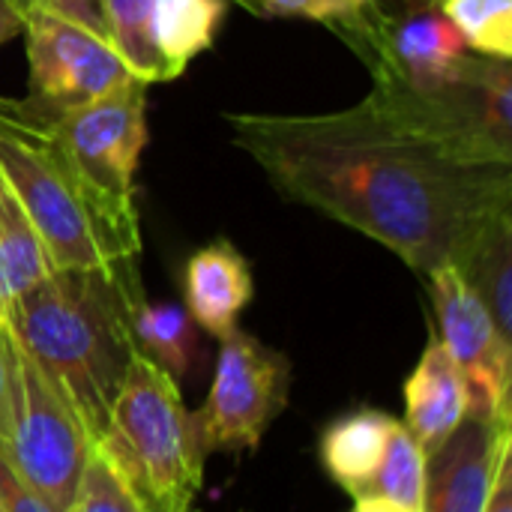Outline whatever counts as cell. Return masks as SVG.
Masks as SVG:
<instances>
[{"mask_svg": "<svg viewBox=\"0 0 512 512\" xmlns=\"http://www.w3.org/2000/svg\"><path fill=\"white\" fill-rule=\"evenodd\" d=\"M231 144L273 189L396 252L414 273L450 264L512 210V165H465L366 99L327 114H225Z\"/></svg>", "mask_w": 512, "mask_h": 512, "instance_id": "1", "label": "cell"}, {"mask_svg": "<svg viewBox=\"0 0 512 512\" xmlns=\"http://www.w3.org/2000/svg\"><path fill=\"white\" fill-rule=\"evenodd\" d=\"M144 300L138 261L90 270H51L15 297L3 327L63 396L90 444L135 357L132 309Z\"/></svg>", "mask_w": 512, "mask_h": 512, "instance_id": "2", "label": "cell"}, {"mask_svg": "<svg viewBox=\"0 0 512 512\" xmlns=\"http://www.w3.org/2000/svg\"><path fill=\"white\" fill-rule=\"evenodd\" d=\"M0 174L33 222L51 270L141 258L138 207L105 195L78 171L33 99L0 96Z\"/></svg>", "mask_w": 512, "mask_h": 512, "instance_id": "3", "label": "cell"}, {"mask_svg": "<svg viewBox=\"0 0 512 512\" xmlns=\"http://www.w3.org/2000/svg\"><path fill=\"white\" fill-rule=\"evenodd\" d=\"M144 512H195L207 447L177 381L135 351L93 444Z\"/></svg>", "mask_w": 512, "mask_h": 512, "instance_id": "4", "label": "cell"}, {"mask_svg": "<svg viewBox=\"0 0 512 512\" xmlns=\"http://www.w3.org/2000/svg\"><path fill=\"white\" fill-rule=\"evenodd\" d=\"M363 99L456 162L512 165L510 60L471 51L459 75L438 87L414 90L393 78H372Z\"/></svg>", "mask_w": 512, "mask_h": 512, "instance_id": "5", "label": "cell"}, {"mask_svg": "<svg viewBox=\"0 0 512 512\" xmlns=\"http://www.w3.org/2000/svg\"><path fill=\"white\" fill-rule=\"evenodd\" d=\"M18 477L57 512H69L93 444L63 396L6 330V435Z\"/></svg>", "mask_w": 512, "mask_h": 512, "instance_id": "6", "label": "cell"}, {"mask_svg": "<svg viewBox=\"0 0 512 512\" xmlns=\"http://www.w3.org/2000/svg\"><path fill=\"white\" fill-rule=\"evenodd\" d=\"M291 363L240 327L219 339L216 372L195 414L207 453H252L288 405Z\"/></svg>", "mask_w": 512, "mask_h": 512, "instance_id": "7", "label": "cell"}, {"mask_svg": "<svg viewBox=\"0 0 512 512\" xmlns=\"http://www.w3.org/2000/svg\"><path fill=\"white\" fill-rule=\"evenodd\" d=\"M147 81L129 78L111 93L66 111H45L48 129L78 171L105 195L135 204V174L147 144Z\"/></svg>", "mask_w": 512, "mask_h": 512, "instance_id": "8", "label": "cell"}, {"mask_svg": "<svg viewBox=\"0 0 512 512\" xmlns=\"http://www.w3.org/2000/svg\"><path fill=\"white\" fill-rule=\"evenodd\" d=\"M426 279L441 327L438 339L459 366L471 393L468 417L512 420V342L498 330L489 309L453 264L435 267Z\"/></svg>", "mask_w": 512, "mask_h": 512, "instance_id": "9", "label": "cell"}, {"mask_svg": "<svg viewBox=\"0 0 512 512\" xmlns=\"http://www.w3.org/2000/svg\"><path fill=\"white\" fill-rule=\"evenodd\" d=\"M30 99L48 111L78 108L135 78L108 36L51 12L21 15Z\"/></svg>", "mask_w": 512, "mask_h": 512, "instance_id": "10", "label": "cell"}, {"mask_svg": "<svg viewBox=\"0 0 512 512\" xmlns=\"http://www.w3.org/2000/svg\"><path fill=\"white\" fill-rule=\"evenodd\" d=\"M512 420L465 417L462 426L426 456V489L420 512H486Z\"/></svg>", "mask_w": 512, "mask_h": 512, "instance_id": "11", "label": "cell"}, {"mask_svg": "<svg viewBox=\"0 0 512 512\" xmlns=\"http://www.w3.org/2000/svg\"><path fill=\"white\" fill-rule=\"evenodd\" d=\"M252 297V267L231 240L219 237L189 255L183 267V300L198 330L225 339L237 330Z\"/></svg>", "mask_w": 512, "mask_h": 512, "instance_id": "12", "label": "cell"}, {"mask_svg": "<svg viewBox=\"0 0 512 512\" xmlns=\"http://www.w3.org/2000/svg\"><path fill=\"white\" fill-rule=\"evenodd\" d=\"M471 393L468 384L441 345L438 333L429 336L420 363L405 381V420L402 426L423 447V453H435L468 417Z\"/></svg>", "mask_w": 512, "mask_h": 512, "instance_id": "13", "label": "cell"}, {"mask_svg": "<svg viewBox=\"0 0 512 512\" xmlns=\"http://www.w3.org/2000/svg\"><path fill=\"white\" fill-rule=\"evenodd\" d=\"M399 420L378 408H357L336 417L321 435V465L336 486H342L351 498L363 492V486L378 471L387 444Z\"/></svg>", "mask_w": 512, "mask_h": 512, "instance_id": "14", "label": "cell"}, {"mask_svg": "<svg viewBox=\"0 0 512 512\" xmlns=\"http://www.w3.org/2000/svg\"><path fill=\"white\" fill-rule=\"evenodd\" d=\"M450 264L512 342V210L486 219Z\"/></svg>", "mask_w": 512, "mask_h": 512, "instance_id": "15", "label": "cell"}, {"mask_svg": "<svg viewBox=\"0 0 512 512\" xmlns=\"http://www.w3.org/2000/svg\"><path fill=\"white\" fill-rule=\"evenodd\" d=\"M225 12L228 0H153L150 39L165 81L180 78L201 51L213 48Z\"/></svg>", "mask_w": 512, "mask_h": 512, "instance_id": "16", "label": "cell"}, {"mask_svg": "<svg viewBox=\"0 0 512 512\" xmlns=\"http://www.w3.org/2000/svg\"><path fill=\"white\" fill-rule=\"evenodd\" d=\"M51 273L42 240L0 174V321L15 297Z\"/></svg>", "mask_w": 512, "mask_h": 512, "instance_id": "17", "label": "cell"}, {"mask_svg": "<svg viewBox=\"0 0 512 512\" xmlns=\"http://www.w3.org/2000/svg\"><path fill=\"white\" fill-rule=\"evenodd\" d=\"M132 339L138 354L165 369L174 381L186 378L201 354L198 327L189 318L186 306L177 303H147L141 300L132 309Z\"/></svg>", "mask_w": 512, "mask_h": 512, "instance_id": "18", "label": "cell"}, {"mask_svg": "<svg viewBox=\"0 0 512 512\" xmlns=\"http://www.w3.org/2000/svg\"><path fill=\"white\" fill-rule=\"evenodd\" d=\"M423 489H426V453L411 438V432L399 423L378 471L372 474V480L363 486L357 498H384L399 507L420 510Z\"/></svg>", "mask_w": 512, "mask_h": 512, "instance_id": "19", "label": "cell"}, {"mask_svg": "<svg viewBox=\"0 0 512 512\" xmlns=\"http://www.w3.org/2000/svg\"><path fill=\"white\" fill-rule=\"evenodd\" d=\"M111 45L129 66V72L147 84L165 81L162 63L150 39L153 0H99Z\"/></svg>", "mask_w": 512, "mask_h": 512, "instance_id": "20", "label": "cell"}, {"mask_svg": "<svg viewBox=\"0 0 512 512\" xmlns=\"http://www.w3.org/2000/svg\"><path fill=\"white\" fill-rule=\"evenodd\" d=\"M438 6L474 54L510 60L512 0H441Z\"/></svg>", "mask_w": 512, "mask_h": 512, "instance_id": "21", "label": "cell"}, {"mask_svg": "<svg viewBox=\"0 0 512 512\" xmlns=\"http://www.w3.org/2000/svg\"><path fill=\"white\" fill-rule=\"evenodd\" d=\"M264 18H309L333 33L360 21L378 0H237Z\"/></svg>", "mask_w": 512, "mask_h": 512, "instance_id": "22", "label": "cell"}, {"mask_svg": "<svg viewBox=\"0 0 512 512\" xmlns=\"http://www.w3.org/2000/svg\"><path fill=\"white\" fill-rule=\"evenodd\" d=\"M69 512H144L138 501L129 495V489L117 480V474L108 468V462L93 450L84 474L78 480L75 498Z\"/></svg>", "mask_w": 512, "mask_h": 512, "instance_id": "23", "label": "cell"}, {"mask_svg": "<svg viewBox=\"0 0 512 512\" xmlns=\"http://www.w3.org/2000/svg\"><path fill=\"white\" fill-rule=\"evenodd\" d=\"M6 3L15 9L18 18L27 12H51V15L66 18L78 27H87L99 36H108L99 0H6Z\"/></svg>", "mask_w": 512, "mask_h": 512, "instance_id": "24", "label": "cell"}, {"mask_svg": "<svg viewBox=\"0 0 512 512\" xmlns=\"http://www.w3.org/2000/svg\"><path fill=\"white\" fill-rule=\"evenodd\" d=\"M0 507L3 512H57L39 492H33L18 477L3 447H0Z\"/></svg>", "mask_w": 512, "mask_h": 512, "instance_id": "25", "label": "cell"}, {"mask_svg": "<svg viewBox=\"0 0 512 512\" xmlns=\"http://www.w3.org/2000/svg\"><path fill=\"white\" fill-rule=\"evenodd\" d=\"M486 512H512V444L504 450Z\"/></svg>", "mask_w": 512, "mask_h": 512, "instance_id": "26", "label": "cell"}, {"mask_svg": "<svg viewBox=\"0 0 512 512\" xmlns=\"http://www.w3.org/2000/svg\"><path fill=\"white\" fill-rule=\"evenodd\" d=\"M6 435V327L0 321V441Z\"/></svg>", "mask_w": 512, "mask_h": 512, "instance_id": "27", "label": "cell"}, {"mask_svg": "<svg viewBox=\"0 0 512 512\" xmlns=\"http://www.w3.org/2000/svg\"><path fill=\"white\" fill-rule=\"evenodd\" d=\"M18 33H21V18L15 15V9L6 0H0V45L15 39Z\"/></svg>", "mask_w": 512, "mask_h": 512, "instance_id": "28", "label": "cell"}, {"mask_svg": "<svg viewBox=\"0 0 512 512\" xmlns=\"http://www.w3.org/2000/svg\"><path fill=\"white\" fill-rule=\"evenodd\" d=\"M354 512H420V510H408V507H399V504L384 501V498H354Z\"/></svg>", "mask_w": 512, "mask_h": 512, "instance_id": "29", "label": "cell"}, {"mask_svg": "<svg viewBox=\"0 0 512 512\" xmlns=\"http://www.w3.org/2000/svg\"><path fill=\"white\" fill-rule=\"evenodd\" d=\"M420 3H441V0H420Z\"/></svg>", "mask_w": 512, "mask_h": 512, "instance_id": "30", "label": "cell"}, {"mask_svg": "<svg viewBox=\"0 0 512 512\" xmlns=\"http://www.w3.org/2000/svg\"><path fill=\"white\" fill-rule=\"evenodd\" d=\"M0 512H3V507H0Z\"/></svg>", "mask_w": 512, "mask_h": 512, "instance_id": "31", "label": "cell"}]
</instances>
